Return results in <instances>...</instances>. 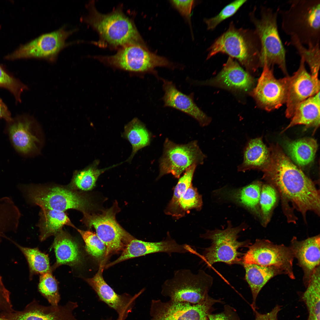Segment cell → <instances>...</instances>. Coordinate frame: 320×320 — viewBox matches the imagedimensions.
<instances>
[{
    "mask_svg": "<svg viewBox=\"0 0 320 320\" xmlns=\"http://www.w3.org/2000/svg\"><path fill=\"white\" fill-rule=\"evenodd\" d=\"M267 163L260 169L263 178L279 192L282 201L291 203L305 217L320 213L319 192L313 183L295 165L278 144L271 145Z\"/></svg>",
    "mask_w": 320,
    "mask_h": 320,
    "instance_id": "1",
    "label": "cell"
},
{
    "mask_svg": "<svg viewBox=\"0 0 320 320\" xmlns=\"http://www.w3.org/2000/svg\"><path fill=\"white\" fill-rule=\"evenodd\" d=\"M287 9L279 11L281 29L308 47L320 44V0H293Z\"/></svg>",
    "mask_w": 320,
    "mask_h": 320,
    "instance_id": "2",
    "label": "cell"
},
{
    "mask_svg": "<svg viewBox=\"0 0 320 320\" xmlns=\"http://www.w3.org/2000/svg\"><path fill=\"white\" fill-rule=\"evenodd\" d=\"M87 7L89 14L83 20L97 31L107 44L114 47L132 44L145 46L135 24L121 8L103 14L97 10L92 1Z\"/></svg>",
    "mask_w": 320,
    "mask_h": 320,
    "instance_id": "3",
    "label": "cell"
},
{
    "mask_svg": "<svg viewBox=\"0 0 320 320\" xmlns=\"http://www.w3.org/2000/svg\"><path fill=\"white\" fill-rule=\"evenodd\" d=\"M261 45L254 30L237 28L232 22L208 49L207 59L219 53L235 58L249 71L260 66Z\"/></svg>",
    "mask_w": 320,
    "mask_h": 320,
    "instance_id": "4",
    "label": "cell"
},
{
    "mask_svg": "<svg viewBox=\"0 0 320 320\" xmlns=\"http://www.w3.org/2000/svg\"><path fill=\"white\" fill-rule=\"evenodd\" d=\"M255 10L251 13L250 18L260 44V66L262 67L265 63L271 67L276 65L287 74L286 51L278 28L279 10L262 6L259 17L255 15Z\"/></svg>",
    "mask_w": 320,
    "mask_h": 320,
    "instance_id": "5",
    "label": "cell"
},
{
    "mask_svg": "<svg viewBox=\"0 0 320 320\" xmlns=\"http://www.w3.org/2000/svg\"><path fill=\"white\" fill-rule=\"evenodd\" d=\"M213 281L212 277L202 270L194 274L190 270L180 269L164 282L161 293L170 300L196 304L208 296Z\"/></svg>",
    "mask_w": 320,
    "mask_h": 320,
    "instance_id": "6",
    "label": "cell"
},
{
    "mask_svg": "<svg viewBox=\"0 0 320 320\" xmlns=\"http://www.w3.org/2000/svg\"><path fill=\"white\" fill-rule=\"evenodd\" d=\"M19 189L29 202L47 208L64 212L70 209L87 212L89 202L82 194L69 187L20 185Z\"/></svg>",
    "mask_w": 320,
    "mask_h": 320,
    "instance_id": "7",
    "label": "cell"
},
{
    "mask_svg": "<svg viewBox=\"0 0 320 320\" xmlns=\"http://www.w3.org/2000/svg\"><path fill=\"white\" fill-rule=\"evenodd\" d=\"M95 57L112 67L138 73H151L157 77L156 68L163 67L173 69L175 67L166 58L151 52L145 46L138 44L122 47L112 55Z\"/></svg>",
    "mask_w": 320,
    "mask_h": 320,
    "instance_id": "8",
    "label": "cell"
},
{
    "mask_svg": "<svg viewBox=\"0 0 320 320\" xmlns=\"http://www.w3.org/2000/svg\"><path fill=\"white\" fill-rule=\"evenodd\" d=\"M243 228L242 226L232 228L229 225L225 230H208L201 235V237L212 241L211 246L206 248L203 253L204 258L208 265L217 262L229 264H242V254L238 250L250 245L249 240H237L238 235L243 230Z\"/></svg>",
    "mask_w": 320,
    "mask_h": 320,
    "instance_id": "9",
    "label": "cell"
},
{
    "mask_svg": "<svg viewBox=\"0 0 320 320\" xmlns=\"http://www.w3.org/2000/svg\"><path fill=\"white\" fill-rule=\"evenodd\" d=\"M206 158L196 140L179 144L166 138L164 144L163 154L159 160L157 178L169 174L179 178L191 165L203 164Z\"/></svg>",
    "mask_w": 320,
    "mask_h": 320,
    "instance_id": "10",
    "label": "cell"
},
{
    "mask_svg": "<svg viewBox=\"0 0 320 320\" xmlns=\"http://www.w3.org/2000/svg\"><path fill=\"white\" fill-rule=\"evenodd\" d=\"M217 303L223 302L209 295L204 300L196 304L169 300L164 302L153 299L149 320H208L209 315L213 311V306Z\"/></svg>",
    "mask_w": 320,
    "mask_h": 320,
    "instance_id": "11",
    "label": "cell"
},
{
    "mask_svg": "<svg viewBox=\"0 0 320 320\" xmlns=\"http://www.w3.org/2000/svg\"><path fill=\"white\" fill-rule=\"evenodd\" d=\"M242 257V264L273 266L282 270L292 279L295 277L293 271L294 257L290 247L275 244L266 239H257Z\"/></svg>",
    "mask_w": 320,
    "mask_h": 320,
    "instance_id": "12",
    "label": "cell"
},
{
    "mask_svg": "<svg viewBox=\"0 0 320 320\" xmlns=\"http://www.w3.org/2000/svg\"><path fill=\"white\" fill-rule=\"evenodd\" d=\"M76 31V29L67 30L63 26L56 31L42 34L21 45L5 58L12 60L35 58L54 62L60 51L71 44L67 43L66 40Z\"/></svg>",
    "mask_w": 320,
    "mask_h": 320,
    "instance_id": "13",
    "label": "cell"
},
{
    "mask_svg": "<svg viewBox=\"0 0 320 320\" xmlns=\"http://www.w3.org/2000/svg\"><path fill=\"white\" fill-rule=\"evenodd\" d=\"M112 208L100 214L83 213V222L89 227H94L96 234L106 247L105 256L124 250L135 239L124 230L117 222Z\"/></svg>",
    "mask_w": 320,
    "mask_h": 320,
    "instance_id": "14",
    "label": "cell"
},
{
    "mask_svg": "<svg viewBox=\"0 0 320 320\" xmlns=\"http://www.w3.org/2000/svg\"><path fill=\"white\" fill-rule=\"evenodd\" d=\"M262 67L261 74L251 94L260 107L270 111L286 103L289 76L277 79L273 75V67L266 63Z\"/></svg>",
    "mask_w": 320,
    "mask_h": 320,
    "instance_id": "15",
    "label": "cell"
},
{
    "mask_svg": "<svg viewBox=\"0 0 320 320\" xmlns=\"http://www.w3.org/2000/svg\"><path fill=\"white\" fill-rule=\"evenodd\" d=\"M305 64L304 60L301 58L298 69L289 76L285 113L288 118L292 116L301 103L320 92L318 77L309 73Z\"/></svg>",
    "mask_w": 320,
    "mask_h": 320,
    "instance_id": "16",
    "label": "cell"
},
{
    "mask_svg": "<svg viewBox=\"0 0 320 320\" xmlns=\"http://www.w3.org/2000/svg\"><path fill=\"white\" fill-rule=\"evenodd\" d=\"M78 306L69 301L64 305L45 306L35 300L22 311L2 312L0 316L8 320H77L73 312Z\"/></svg>",
    "mask_w": 320,
    "mask_h": 320,
    "instance_id": "17",
    "label": "cell"
},
{
    "mask_svg": "<svg viewBox=\"0 0 320 320\" xmlns=\"http://www.w3.org/2000/svg\"><path fill=\"white\" fill-rule=\"evenodd\" d=\"M194 251L187 244H179L172 239L168 233L166 238L158 242H148L134 239L128 244L121 254L116 260L105 265L108 268L130 259L157 252H164L171 255L173 253H193Z\"/></svg>",
    "mask_w": 320,
    "mask_h": 320,
    "instance_id": "18",
    "label": "cell"
},
{
    "mask_svg": "<svg viewBox=\"0 0 320 320\" xmlns=\"http://www.w3.org/2000/svg\"><path fill=\"white\" fill-rule=\"evenodd\" d=\"M102 263L95 275L85 280L96 292L100 299L114 309L118 313L119 318L125 320L132 311L136 299L143 290L133 297L117 294L103 279Z\"/></svg>",
    "mask_w": 320,
    "mask_h": 320,
    "instance_id": "19",
    "label": "cell"
},
{
    "mask_svg": "<svg viewBox=\"0 0 320 320\" xmlns=\"http://www.w3.org/2000/svg\"><path fill=\"white\" fill-rule=\"evenodd\" d=\"M204 84L231 90L247 92L252 89L254 80L248 72L229 57L217 75Z\"/></svg>",
    "mask_w": 320,
    "mask_h": 320,
    "instance_id": "20",
    "label": "cell"
},
{
    "mask_svg": "<svg viewBox=\"0 0 320 320\" xmlns=\"http://www.w3.org/2000/svg\"><path fill=\"white\" fill-rule=\"evenodd\" d=\"M161 79L164 92L162 98L164 107L172 108L188 115L196 119L202 127L209 125L211 118L195 103L192 94H185L178 90L172 81Z\"/></svg>",
    "mask_w": 320,
    "mask_h": 320,
    "instance_id": "21",
    "label": "cell"
},
{
    "mask_svg": "<svg viewBox=\"0 0 320 320\" xmlns=\"http://www.w3.org/2000/svg\"><path fill=\"white\" fill-rule=\"evenodd\" d=\"M6 130L15 150L23 155L28 154L36 147L38 139L32 133L34 120L30 116L23 114L17 116L7 122Z\"/></svg>",
    "mask_w": 320,
    "mask_h": 320,
    "instance_id": "22",
    "label": "cell"
},
{
    "mask_svg": "<svg viewBox=\"0 0 320 320\" xmlns=\"http://www.w3.org/2000/svg\"><path fill=\"white\" fill-rule=\"evenodd\" d=\"M319 235L301 241L294 237L289 247L303 271V282L306 287L315 269L320 264Z\"/></svg>",
    "mask_w": 320,
    "mask_h": 320,
    "instance_id": "23",
    "label": "cell"
},
{
    "mask_svg": "<svg viewBox=\"0 0 320 320\" xmlns=\"http://www.w3.org/2000/svg\"><path fill=\"white\" fill-rule=\"evenodd\" d=\"M55 236L53 247L56 261L52 270L63 265L73 266L80 263L81 259L79 249L71 236L62 230Z\"/></svg>",
    "mask_w": 320,
    "mask_h": 320,
    "instance_id": "24",
    "label": "cell"
},
{
    "mask_svg": "<svg viewBox=\"0 0 320 320\" xmlns=\"http://www.w3.org/2000/svg\"><path fill=\"white\" fill-rule=\"evenodd\" d=\"M245 270V279L251 290L253 311L256 310L257 297L262 288L271 279L285 274L281 270L273 266H264L255 264H243Z\"/></svg>",
    "mask_w": 320,
    "mask_h": 320,
    "instance_id": "25",
    "label": "cell"
},
{
    "mask_svg": "<svg viewBox=\"0 0 320 320\" xmlns=\"http://www.w3.org/2000/svg\"><path fill=\"white\" fill-rule=\"evenodd\" d=\"M320 92L301 103L291 117L289 124L283 130L297 125L306 128L313 127L316 130L320 125Z\"/></svg>",
    "mask_w": 320,
    "mask_h": 320,
    "instance_id": "26",
    "label": "cell"
},
{
    "mask_svg": "<svg viewBox=\"0 0 320 320\" xmlns=\"http://www.w3.org/2000/svg\"><path fill=\"white\" fill-rule=\"evenodd\" d=\"M38 224L41 241L52 236H55L67 225L76 229L65 213L54 209L41 208Z\"/></svg>",
    "mask_w": 320,
    "mask_h": 320,
    "instance_id": "27",
    "label": "cell"
},
{
    "mask_svg": "<svg viewBox=\"0 0 320 320\" xmlns=\"http://www.w3.org/2000/svg\"><path fill=\"white\" fill-rule=\"evenodd\" d=\"M270 155L269 148L263 143L262 138L249 140L243 151V160L237 167L239 172L250 169L260 170L268 161Z\"/></svg>",
    "mask_w": 320,
    "mask_h": 320,
    "instance_id": "28",
    "label": "cell"
},
{
    "mask_svg": "<svg viewBox=\"0 0 320 320\" xmlns=\"http://www.w3.org/2000/svg\"><path fill=\"white\" fill-rule=\"evenodd\" d=\"M122 136L132 146V153L126 160L129 162L139 150L150 144L151 138V133L145 124L136 118L125 125Z\"/></svg>",
    "mask_w": 320,
    "mask_h": 320,
    "instance_id": "29",
    "label": "cell"
},
{
    "mask_svg": "<svg viewBox=\"0 0 320 320\" xmlns=\"http://www.w3.org/2000/svg\"><path fill=\"white\" fill-rule=\"evenodd\" d=\"M285 147L292 159L298 165L303 166L313 160L318 144L315 139L305 138L287 142Z\"/></svg>",
    "mask_w": 320,
    "mask_h": 320,
    "instance_id": "30",
    "label": "cell"
},
{
    "mask_svg": "<svg viewBox=\"0 0 320 320\" xmlns=\"http://www.w3.org/2000/svg\"><path fill=\"white\" fill-rule=\"evenodd\" d=\"M99 161L95 160L85 169L76 172L69 185L73 190L87 191L92 189L95 185L99 177L106 171L119 165L121 163L102 169L98 168Z\"/></svg>",
    "mask_w": 320,
    "mask_h": 320,
    "instance_id": "31",
    "label": "cell"
},
{
    "mask_svg": "<svg viewBox=\"0 0 320 320\" xmlns=\"http://www.w3.org/2000/svg\"><path fill=\"white\" fill-rule=\"evenodd\" d=\"M302 299L308 309L307 320H320V266L314 270Z\"/></svg>",
    "mask_w": 320,
    "mask_h": 320,
    "instance_id": "32",
    "label": "cell"
},
{
    "mask_svg": "<svg viewBox=\"0 0 320 320\" xmlns=\"http://www.w3.org/2000/svg\"><path fill=\"white\" fill-rule=\"evenodd\" d=\"M23 254L28 263L30 271V277L33 275H40L52 271L48 255L40 251L38 248H30L23 247L10 239Z\"/></svg>",
    "mask_w": 320,
    "mask_h": 320,
    "instance_id": "33",
    "label": "cell"
},
{
    "mask_svg": "<svg viewBox=\"0 0 320 320\" xmlns=\"http://www.w3.org/2000/svg\"><path fill=\"white\" fill-rule=\"evenodd\" d=\"M197 165L193 164L185 171L183 175L180 178L175 187L172 198L165 210V213L177 219L181 217L179 208V201L188 188L192 184L194 172Z\"/></svg>",
    "mask_w": 320,
    "mask_h": 320,
    "instance_id": "34",
    "label": "cell"
},
{
    "mask_svg": "<svg viewBox=\"0 0 320 320\" xmlns=\"http://www.w3.org/2000/svg\"><path fill=\"white\" fill-rule=\"evenodd\" d=\"M261 188L260 183L256 181L231 192V197L249 210L255 211L259 204Z\"/></svg>",
    "mask_w": 320,
    "mask_h": 320,
    "instance_id": "35",
    "label": "cell"
},
{
    "mask_svg": "<svg viewBox=\"0 0 320 320\" xmlns=\"http://www.w3.org/2000/svg\"><path fill=\"white\" fill-rule=\"evenodd\" d=\"M290 42L297 50L301 58L308 65L311 74L318 77L320 64V44L306 48L294 37H290Z\"/></svg>",
    "mask_w": 320,
    "mask_h": 320,
    "instance_id": "36",
    "label": "cell"
},
{
    "mask_svg": "<svg viewBox=\"0 0 320 320\" xmlns=\"http://www.w3.org/2000/svg\"><path fill=\"white\" fill-rule=\"evenodd\" d=\"M38 289L51 305H58L60 300L58 285L52 271L40 275Z\"/></svg>",
    "mask_w": 320,
    "mask_h": 320,
    "instance_id": "37",
    "label": "cell"
},
{
    "mask_svg": "<svg viewBox=\"0 0 320 320\" xmlns=\"http://www.w3.org/2000/svg\"><path fill=\"white\" fill-rule=\"evenodd\" d=\"M0 88L8 90L13 95L17 103H21V95L28 89V86L15 77L0 64Z\"/></svg>",
    "mask_w": 320,
    "mask_h": 320,
    "instance_id": "38",
    "label": "cell"
},
{
    "mask_svg": "<svg viewBox=\"0 0 320 320\" xmlns=\"http://www.w3.org/2000/svg\"><path fill=\"white\" fill-rule=\"evenodd\" d=\"M85 243L87 252L97 258H102L106 251V247L96 233L89 231H84L76 228Z\"/></svg>",
    "mask_w": 320,
    "mask_h": 320,
    "instance_id": "39",
    "label": "cell"
},
{
    "mask_svg": "<svg viewBox=\"0 0 320 320\" xmlns=\"http://www.w3.org/2000/svg\"><path fill=\"white\" fill-rule=\"evenodd\" d=\"M202 205L201 196L199 193L197 189L191 184L179 201L181 217L184 216L185 212L191 209L200 210Z\"/></svg>",
    "mask_w": 320,
    "mask_h": 320,
    "instance_id": "40",
    "label": "cell"
},
{
    "mask_svg": "<svg viewBox=\"0 0 320 320\" xmlns=\"http://www.w3.org/2000/svg\"><path fill=\"white\" fill-rule=\"evenodd\" d=\"M276 190L269 184H264L261 187L259 204L263 221L265 225L268 221L269 215L277 200Z\"/></svg>",
    "mask_w": 320,
    "mask_h": 320,
    "instance_id": "41",
    "label": "cell"
},
{
    "mask_svg": "<svg viewBox=\"0 0 320 320\" xmlns=\"http://www.w3.org/2000/svg\"><path fill=\"white\" fill-rule=\"evenodd\" d=\"M247 1L246 0L234 1L226 5L216 16L204 20L208 30L214 29L221 23L233 15Z\"/></svg>",
    "mask_w": 320,
    "mask_h": 320,
    "instance_id": "42",
    "label": "cell"
},
{
    "mask_svg": "<svg viewBox=\"0 0 320 320\" xmlns=\"http://www.w3.org/2000/svg\"><path fill=\"white\" fill-rule=\"evenodd\" d=\"M0 310L5 313H10L14 311L10 299V292L5 287L0 275Z\"/></svg>",
    "mask_w": 320,
    "mask_h": 320,
    "instance_id": "43",
    "label": "cell"
},
{
    "mask_svg": "<svg viewBox=\"0 0 320 320\" xmlns=\"http://www.w3.org/2000/svg\"><path fill=\"white\" fill-rule=\"evenodd\" d=\"M208 318V320H240L236 311L228 305H225L224 311L220 313L209 314Z\"/></svg>",
    "mask_w": 320,
    "mask_h": 320,
    "instance_id": "44",
    "label": "cell"
},
{
    "mask_svg": "<svg viewBox=\"0 0 320 320\" xmlns=\"http://www.w3.org/2000/svg\"><path fill=\"white\" fill-rule=\"evenodd\" d=\"M172 4L185 17H189L194 3L193 0H171Z\"/></svg>",
    "mask_w": 320,
    "mask_h": 320,
    "instance_id": "45",
    "label": "cell"
},
{
    "mask_svg": "<svg viewBox=\"0 0 320 320\" xmlns=\"http://www.w3.org/2000/svg\"><path fill=\"white\" fill-rule=\"evenodd\" d=\"M280 310L281 307L278 305L270 312L265 314L261 313L256 310L254 311L255 315V320H278V314Z\"/></svg>",
    "mask_w": 320,
    "mask_h": 320,
    "instance_id": "46",
    "label": "cell"
},
{
    "mask_svg": "<svg viewBox=\"0 0 320 320\" xmlns=\"http://www.w3.org/2000/svg\"><path fill=\"white\" fill-rule=\"evenodd\" d=\"M11 113L6 104L0 98V119H3L7 122L12 119Z\"/></svg>",
    "mask_w": 320,
    "mask_h": 320,
    "instance_id": "47",
    "label": "cell"
},
{
    "mask_svg": "<svg viewBox=\"0 0 320 320\" xmlns=\"http://www.w3.org/2000/svg\"><path fill=\"white\" fill-rule=\"evenodd\" d=\"M0 320H8V319L1 317H0Z\"/></svg>",
    "mask_w": 320,
    "mask_h": 320,
    "instance_id": "48",
    "label": "cell"
},
{
    "mask_svg": "<svg viewBox=\"0 0 320 320\" xmlns=\"http://www.w3.org/2000/svg\"><path fill=\"white\" fill-rule=\"evenodd\" d=\"M105 320H112L111 319H108ZM116 320H122L120 318L118 317V318Z\"/></svg>",
    "mask_w": 320,
    "mask_h": 320,
    "instance_id": "49",
    "label": "cell"
}]
</instances>
